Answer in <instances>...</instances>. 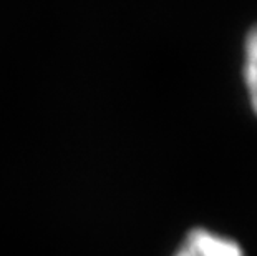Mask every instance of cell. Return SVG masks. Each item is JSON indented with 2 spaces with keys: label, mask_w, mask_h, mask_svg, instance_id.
Segmentation results:
<instances>
[{
  "label": "cell",
  "mask_w": 257,
  "mask_h": 256,
  "mask_svg": "<svg viewBox=\"0 0 257 256\" xmlns=\"http://www.w3.org/2000/svg\"><path fill=\"white\" fill-rule=\"evenodd\" d=\"M173 256H245V253L236 239L207 228H194Z\"/></svg>",
  "instance_id": "obj_1"
},
{
  "label": "cell",
  "mask_w": 257,
  "mask_h": 256,
  "mask_svg": "<svg viewBox=\"0 0 257 256\" xmlns=\"http://www.w3.org/2000/svg\"><path fill=\"white\" fill-rule=\"evenodd\" d=\"M242 73L250 108L257 117V24L247 32L244 40Z\"/></svg>",
  "instance_id": "obj_2"
}]
</instances>
